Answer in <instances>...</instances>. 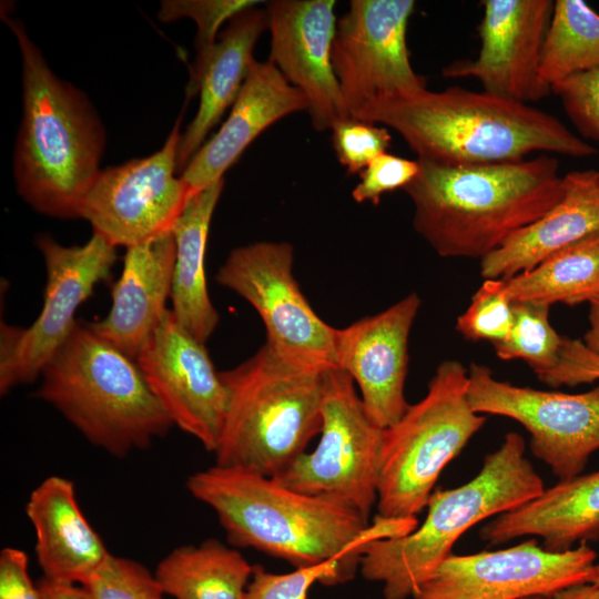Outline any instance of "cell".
I'll return each instance as SVG.
<instances>
[{
    "label": "cell",
    "instance_id": "6da1fadb",
    "mask_svg": "<svg viewBox=\"0 0 599 599\" xmlns=\"http://www.w3.org/2000/svg\"><path fill=\"white\" fill-rule=\"evenodd\" d=\"M190 494L209 506L237 547L258 550L304 568L336 559L351 579L362 548L373 540L400 537L418 526L416 517L367 521L326 499L293 490L272 477L219 465L186 480Z\"/></svg>",
    "mask_w": 599,
    "mask_h": 599
},
{
    "label": "cell",
    "instance_id": "7a4b0ae2",
    "mask_svg": "<svg viewBox=\"0 0 599 599\" xmlns=\"http://www.w3.org/2000/svg\"><path fill=\"white\" fill-rule=\"evenodd\" d=\"M417 161L419 171L403 190L414 230L443 257L481 260L564 195L558 161L546 153L474 165Z\"/></svg>",
    "mask_w": 599,
    "mask_h": 599
},
{
    "label": "cell",
    "instance_id": "3957f363",
    "mask_svg": "<svg viewBox=\"0 0 599 599\" xmlns=\"http://www.w3.org/2000/svg\"><path fill=\"white\" fill-rule=\"evenodd\" d=\"M353 118L395 130L417 159L444 165L517 162L532 152L598 153L556 116L485 91L425 89L369 103Z\"/></svg>",
    "mask_w": 599,
    "mask_h": 599
},
{
    "label": "cell",
    "instance_id": "277c9868",
    "mask_svg": "<svg viewBox=\"0 0 599 599\" xmlns=\"http://www.w3.org/2000/svg\"><path fill=\"white\" fill-rule=\"evenodd\" d=\"M4 20L22 62V119L13 155L18 192L42 214L79 217L101 170L102 123L87 97L52 72L22 23Z\"/></svg>",
    "mask_w": 599,
    "mask_h": 599
},
{
    "label": "cell",
    "instance_id": "5b68a950",
    "mask_svg": "<svg viewBox=\"0 0 599 599\" xmlns=\"http://www.w3.org/2000/svg\"><path fill=\"white\" fill-rule=\"evenodd\" d=\"M327 368L265 343L220 372L227 402L215 465L272 478L284 471L321 433Z\"/></svg>",
    "mask_w": 599,
    "mask_h": 599
},
{
    "label": "cell",
    "instance_id": "8992f818",
    "mask_svg": "<svg viewBox=\"0 0 599 599\" xmlns=\"http://www.w3.org/2000/svg\"><path fill=\"white\" fill-rule=\"evenodd\" d=\"M525 450L524 438L508 433L499 448L485 457L473 479L456 488L433 491L422 525L400 537L367 542L359 560L363 577L382 583L385 599L412 598L451 554L464 532L544 491V481Z\"/></svg>",
    "mask_w": 599,
    "mask_h": 599
},
{
    "label": "cell",
    "instance_id": "52a82bcc",
    "mask_svg": "<svg viewBox=\"0 0 599 599\" xmlns=\"http://www.w3.org/2000/svg\"><path fill=\"white\" fill-rule=\"evenodd\" d=\"M37 395L92 445L118 458L148 448L173 423L135 359L77 322L44 366Z\"/></svg>",
    "mask_w": 599,
    "mask_h": 599
},
{
    "label": "cell",
    "instance_id": "ba28073f",
    "mask_svg": "<svg viewBox=\"0 0 599 599\" xmlns=\"http://www.w3.org/2000/svg\"><path fill=\"white\" fill-rule=\"evenodd\" d=\"M467 388L468 369L458 361H444L424 398L384 429L377 515L410 518L427 506L446 465L486 423L470 407Z\"/></svg>",
    "mask_w": 599,
    "mask_h": 599
},
{
    "label": "cell",
    "instance_id": "9c48e42d",
    "mask_svg": "<svg viewBox=\"0 0 599 599\" xmlns=\"http://www.w3.org/2000/svg\"><path fill=\"white\" fill-rule=\"evenodd\" d=\"M383 432L366 414L349 375L337 366L329 367L319 441L274 479L348 508L369 521L378 497Z\"/></svg>",
    "mask_w": 599,
    "mask_h": 599
},
{
    "label": "cell",
    "instance_id": "30bf717a",
    "mask_svg": "<svg viewBox=\"0 0 599 599\" xmlns=\"http://www.w3.org/2000/svg\"><path fill=\"white\" fill-rule=\"evenodd\" d=\"M47 283L40 314L28 327L1 325L0 393L34 382L74 328L79 306L108 278L115 246L98 233L83 245L64 246L39 235Z\"/></svg>",
    "mask_w": 599,
    "mask_h": 599
},
{
    "label": "cell",
    "instance_id": "8fae6325",
    "mask_svg": "<svg viewBox=\"0 0 599 599\" xmlns=\"http://www.w3.org/2000/svg\"><path fill=\"white\" fill-rule=\"evenodd\" d=\"M474 412L515 419L529 433L531 454L559 478L581 475L599 449V385L580 394L539 390L501 382L479 364L468 369Z\"/></svg>",
    "mask_w": 599,
    "mask_h": 599
},
{
    "label": "cell",
    "instance_id": "7c38bea8",
    "mask_svg": "<svg viewBox=\"0 0 599 599\" xmlns=\"http://www.w3.org/2000/svg\"><path fill=\"white\" fill-rule=\"evenodd\" d=\"M415 6L413 0H353L337 21L332 63L346 118L369 103L426 89L407 47Z\"/></svg>",
    "mask_w": 599,
    "mask_h": 599
},
{
    "label": "cell",
    "instance_id": "4fadbf2b",
    "mask_svg": "<svg viewBox=\"0 0 599 599\" xmlns=\"http://www.w3.org/2000/svg\"><path fill=\"white\" fill-rule=\"evenodd\" d=\"M293 246L256 242L234 248L215 281L246 300L266 328V343L281 353L334 367L336 328L312 308L293 275Z\"/></svg>",
    "mask_w": 599,
    "mask_h": 599
},
{
    "label": "cell",
    "instance_id": "5bb4252c",
    "mask_svg": "<svg viewBox=\"0 0 599 599\" xmlns=\"http://www.w3.org/2000/svg\"><path fill=\"white\" fill-rule=\"evenodd\" d=\"M181 116L155 153L100 170L79 217L113 246L126 248L172 232L192 194L175 176Z\"/></svg>",
    "mask_w": 599,
    "mask_h": 599
},
{
    "label": "cell",
    "instance_id": "9a60e30c",
    "mask_svg": "<svg viewBox=\"0 0 599 599\" xmlns=\"http://www.w3.org/2000/svg\"><path fill=\"white\" fill-rule=\"evenodd\" d=\"M597 554L587 542L554 552L528 539L473 555L450 554L412 599H522L588 582Z\"/></svg>",
    "mask_w": 599,
    "mask_h": 599
},
{
    "label": "cell",
    "instance_id": "2e32d148",
    "mask_svg": "<svg viewBox=\"0 0 599 599\" xmlns=\"http://www.w3.org/2000/svg\"><path fill=\"white\" fill-rule=\"evenodd\" d=\"M135 362L173 425L214 453L227 396L205 344L183 328L167 308Z\"/></svg>",
    "mask_w": 599,
    "mask_h": 599
},
{
    "label": "cell",
    "instance_id": "e0dca14e",
    "mask_svg": "<svg viewBox=\"0 0 599 599\" xmlns=\"http://www.w3.org/2000/svg\"><path fill=\"white\" fill-rule=\"evenodd\" d=\"M478 26L481 41L475 60L443 70L446 78H474L485 92L528 104L549 95L540 79V60L552 14L550 0H484Z\"/></svg>",
    "mask_w": 599,
    "mask_h": 599
},
{
    "label": "cell",
    "instance_id": "ac0fdd59",
    "mask_svg": "<svg viewBox=\"0 0 599 599\" xmlns=\"http://www.w3.org/2000/svg\"><path fill=\"white\" fill-rule=\"evenodd\" d=\"M334 0H273L266 4L271 61L307 101L317 131L347 119L332 63Z\"/></svg>",
    "mask_w": 599,
    "mask_h": 599
},
{
    "label": "cell",
    "instance_id": "d6986e66",
    "mask_svg": "<svg viewBox=\"0 0 599 599\" xmlns=\"http://www.w3.org/2000/svg\"><path fill=\"white\" fill-rule=\"evenodd\" d=\"M420 306L410 293L385 311L336 328V365L355 383L366 414L385 429L408 409V338Z\"/></svg>",
    "mask_w": 599,
    "mask_h": 599
},
{
    "label": "cell",
    "instance_id": "ffe728a7",
    "mask_svg": "<svg viewBox=\"0 0 599 599\" xmlns=\"http://www.w3.org/2000/svg\"><path fill=\"white\" fill-rule=\"evenodd\" d=\"M300 111H307L302 92L291 85L271 61H254L226 121L180 175L191 194L222 180L263 131Z\"/></svg>",
    "mask_w": 599,
    "mask_h": 599
},
{
    "label": "cell",
    "instance_id": "44dd1931",
    "mask_svg": "<svg viewBox=\"0 0 599 599\" xmlns=\"http://www.w3.org/2000/svg\"><path fill=\"white\" fill-rule=\"evenodd\" d=\"M174 263L172 232L128 247L108 315L88 326L135 359L167 309Z\"/></svg>",
    "mask_w": 599,
    "mask_h": 599
},
{
    "label": "cell",
    "instance_id": "7402d4cb",
    "mask_svg": "<svg viewBox=\"0 0 599 599\" xmlns=\"http://www.w3.org/2000/svg\"><path fill=\"white\" fill-rule=\"evenodd\" d=\"M26 515L35 534V556L43 578L81 585L111 555L83 515L73 483L49 476L30 494Z\"/></svg>",
    "mask_w": 599,
    "mask_h": 599
},
{
    "label": "cell",
    "instance_id": "603a6c76",
    "mask_svg": "<svg viewBox=\"0 0 599 599\" xmlns=\"http://www.w3.org/2000/svg\"><path fill=\"white\" fill-rule=\"evenodd\" d=\"M267 29L266 10L250 8L233 17L215 44L196 57L190 73L187 97L200 93L197 112L181 134L176 169L182 172L202 148L210 130L233 105L255 61L254 47Z\"/></svg>",
    "mask_w": 599,
    "mask_h": 599
},
{
    "label": "cell",
    "instance_id": "cb8c5ba5",
    "mask_svg": "<svg viewBox=\"0 0 599 599\" xmlns=\"http://www.w3.org/2000/svg\"><path fill=\"white\" fill-rule=\"evenodd\" d=\"M599 233V171L564 175V195L542 216L510 235L480 260L485 280L529 271L556 252Z\"/></svg>",
    "mask_w": 599,
    "mask_h": 599
},
{
    "label": "cell",
    "instance_id": "d4e9b609",
    "mask_svg": "<svg viewBox=\"0 0 599 599\" xmlns=\"http://www.w3.org/2000/svg\"><path fill=\"white\" fill-rule=\"evenodd\" d=\"M525 536L540 537L542 547L554 552L599 540V469L559 480L480 529V538L493 546Z\"/></svg>",
    "mask_w": 599,
    "mask_h": 599
},
{
    "label": "cell",
    "instance_id": "484cf974",
    "mask_svg": "<svg viewBox=\"0 0 599 599\" xmlns=\"http://www.w3.org/2000/svg\"><path fill=\"white\" fill-rule=\"evenodd\" d=\"M223 186L222 179L192 195L172 229L175 263L171 311L179 324L203 344L220 319L207 292L204 257L211 220Z\"/></svg>",
    "mask_w": 599,
    "mask_h": 599
},
{
    "label": "cell",
    "instance_id": "4316f807",
    "mask_svg": "<svg viewBox=\"0 0 599 599\" xmlns=\"http://www.w3.org/2000/svg\"><path fill=\"white\" fill-rule=\"evenodd\" d=\"M253 569L238 550L206 539L173 549L154 576L163 592L175 599H245Z\"/></svg>",
    "mask_w": 599,
    "mask_h": 599
},
{
    "label": "cell",
    "instance_id": "83f0119b",
    "mask_svg": "<svg viewBox=\"0 0 599 599\" xmlns=\"http://www.w3.org/2000/svg\"><path fill=\"white\" fill-rule=\"evenodd\" d=\"M509 300L577 305L599 294V233L585 237L534 268L501 278Z\"/></svg>",
    "mask_w": 599,
    "mask_h": 599
},
{
    "label": "cell",
    "instance_id": "f1b7e54d",
    "mask_svg": "<svg viewBox=\"0 0 599 599\" xmlns=\"http://www.w3.org/2000/svg\"><path fill=\"white\" fill-rule=\"evenodd\" d=\"M599 68V14L581 0H557L546 33L540 79L551 88Z\"/></svg>",
    "mask_w": 599,
    "mask_h": 599
},
{
    "label": "cell",
    "instance_id": "f546056e",
    "mask_svg": "<svg viewBox=\"0 0 599 599\" xmlns=\"http://www.w3.org/2000/svg\"><path fill=\"white\" fill-rule=\"evenodd\" d=\"M514 322L508 336L494 345L496 355L504 359H522L538 378L559 362L564 336L549 322L550 306L530 302H515Z\"/></svg>",
    "mask_w": 599,
    "mask_h": 599
},
{
    "label": "cell",
    "instance_id": "4dcf8cb0",
    "mask_svg": "<svg viewBox=\"0 0 599 599\" xmlns=\"http://www.w3.org/2000/svg\"><path fill=\"white\" fill-rule=\"evenodd\" d=\"M514 303L504 291L501 278L485 280L457 318L456 329L469 341H504L512 326Z\"/></svg>",
    "mask_w": 599,
    "mask_h": 599
},
{
    "label": "cell",
    "instance_id": "1f68e13d",
    "mask_svg": "<svg viewBox=\"0 0 599 599\" xmlns=\"http://www.w3.org/2000/svg\"><path fill=\"white\" fill-rule=\"evenodd\" d=\"M80 587L88 599H162L164 595L142 564L113 555Z\"/></svg>",
    "mask_w": 599,
    "mask_h": 599
},
{
    "label": "cell",
    "instance_id": "d6a6232c",
    "mask_svg": "<svg viewBox=\"0 0 599 599\" xmlns=\"http://www.w3.org/2000/svg\"><path fill=\"white\" fill-rule=\"evenodd\" d=\"M347 580L343 565L336 559L285 573L270 572L254 565L245 599H307L316 582L334 586Z\"/></svg>",
    "mask_w": 599,
    "mask_h": 599
},
{
    "label": "cell",
    "instance_id": "836d02e7",
    "mask_svg": "<svg viewBox=\"0 0 599 599\" xmlns=\"http://www.w3.org/2000/svg\"><path fill=\"white\" fill-rule=\"evenodd\" d=\"M256 0H165L162 1L158 17L162 22L181 18L192 19L197 27L195 37L196 57L206 53L216 42L223 22L230 21L240 12L256 7Z\"/></svg>",
    "mask_w": 599,
    "mask_h": 599
},
{
    "label": "cell",
    "instance_id": "e575fe53",
    "mask_svg": "<svg viewBox=\"0 0 599 599\" xmlns=\"http://www.w3.org/2000/svg\"><path fill=\"white\" fill-rule=\"evenodd\" d=\"M332 131L336 156L349 174L361 173L387 151L392 140L387 128L354 118L343 119Z\"/></svg>",
    "mask_w": 599,
    "mask_h": 599
},
{
    "label": "cell",
    "instance_id": "d590c367",
    "mask_svg": "<svg viewBox=\"0 0 599 599\" xmlns=\"http://www.w3.org/2000/svg\"><path fill=\"white\" fill-rule=\"evenodd\" d=\"M551 92L560 98L578 132L599 141V68L555 84Z\"/></svg>",
    "mask_w": 599,
    "mask_h": 599
},
{
    "label": "cell",
    "instance_id": "8d00e7d4",
    "mask_svg": "<svg viewBox=\"0 0 599 599\" xmlns=\"http://www.w3.org/2000/svg\"><path fill=\"white\" fill-rule=\"evenodd\" d=\"M419 171L418 161L390 153L376 156L361 173L359 183L352 191L357 203L378 204L383 194L404 189Z\"/></svg>",
    "mask_w": 599,
    "mask_h": 599
},
{
    "label": "cell",
    "instance_id": "74e56055",
    "mask_svg": "<svg viewBox=\"0 0 599 599\" xmlns=\"http://www.w3.org/2000/svg\"><path fill=\"white\" fill-rule=\"evenodd\" d=\"M599 379V356L590 352L581 341L565 337L559 362L555 368L539 377L551 386H576Z\"/></svg>",
    "mask_w": 599,
    "mask_h": 599
},
{
    "label": "cell",
    "instance_id": "f35d334b",
    "mask_svg": "<svg viewBox=\"0 0 599 599\" xmlns=\"http://www.w3.org/2000/svg\"><path fill=\"white\" fill-rule=\"evenodd\" d=\"M0 599H43L28 571V556L18 548L0 552Z\"/></svg>",
    "mask_w": 599,
    "mask_h": 599
},
{
    "label": "cell",
    "instance_id": "ab89813d",
    "mask_svg": "<svg viewBox=\"0 0 599 599\" xmlns=\"http://www.w3.org/2000/svg\"><path fill=\"white\" fill-rule=\"evenodd\" d=\"M38 586L43 599H88L80 586L55 583L43 577Z\"/></svg>",
    "mask_w": 599,
    "mask_h": 599
},
{
    "label": "cell",
    "instance_id": "60d3db41",
    "mask_svg": "<svg viewBox=\"0 0 599 599\" xmlns=\"http://www.w3.org/2000/svg\"><path fill=\"white\" fill-rule=\"evenodd\" d=\"M589 304L590 328L586 332L582 343L590 352L599 356V294Z\"/></svg>",
    "mask_w": 599,
    "mask_h": 599
},
{
    "label": "cell",
    "instance_id": "b9f144b4",
    "mask_svg": "<svg viewBox=\"0 0 599 599\" xmlns=\"http://www.w3.org/2000/svg\"><path fill=\"white\" fill-rule=\"evenodd\" d=\"M551 597L552 599H599V586L583 582L561 589Z\"/></svg>",
    "mask_w": 599,
    "mask_h": 599
},
{
    "label": "cell",
    "instance_id": "7bdbcfd3",
    "mask_svg": "<svg viewBox=\"0 0 599 599\" xmlns=\"http://www.w3.org/2000/svg\"><path fill=\"white\" fill-rule=\"evenodd\" d=\"M588 582L596 583L599 586V564L593 565L590 571L589 578H588Z\"/></svg>",
    "mask_w": 599,
    "mask_h": 599
},
{
    "label": "cell",
    "instance_id": "ee69618b",
    "mask_svg": "<svg viewBox=\"0 0 599 599\" xmlns=\"http://www.w3.org/2000/svg\"><path fill=\"white\" fill-rule=\"evenodd\" d=\"M522 599H552V597L551 596L539 595V596L526 597V598H522Z\"/></svg>",
    "mask_w": 599,
    "mask_h": 599
}]
</instances>
